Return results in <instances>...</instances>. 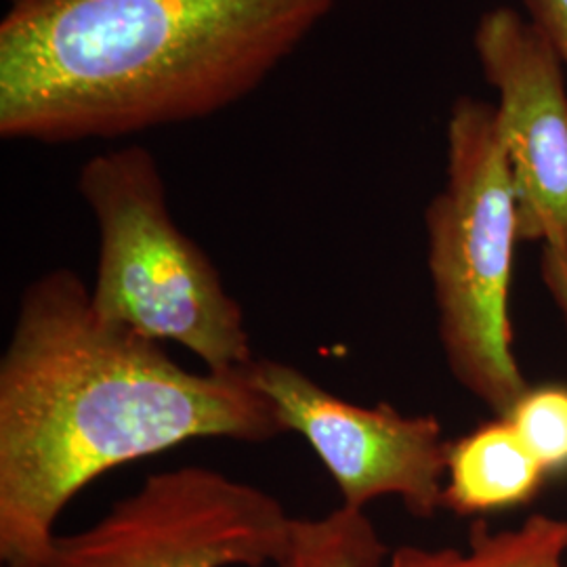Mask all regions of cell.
<instances>
[{
	"instance_id": "5",
	"label": "cell",
	"mask_w": 567,
	"mask_h": 567,
	"mask_svg": "<svg viewBox=\"0 0 567 567\" xmlns=\"http://www.w3.org/2000/svg\"><path fill=\"white\" fill-rule=\"evenodd\" d=\"M292 522L264 487L177 466L145 477L93 526L58 534L42 567H271Z\"/></svg>"
},
{
	"instance_id": "4",
	"label": "cell",
	"mask_w": 567,
	"mask_h": 567,
	"mask_svg": "<svg viewBox=\"0 0 567 567\" xmlns=\"http://www.w3.org/2000/svg\"><path fill=\"white\" fill-rule=\"evenodd\" d=\"M79 194L100 229L95 311L158 343H177L210 372L244 370L255 351L240 301L175 224L163 171L150 150L126 145L82 164Z\"/></svg>"
},
{
	"instance_id": "11",
	"label": "cell",
	"mask_w": 567,
	"mask_h": 567,
	"mask_svg": "<svg viewBox=\"0 0 567 567\" xmlns=\"http://www.w3.org/2000/svg\"><path fill=\"white\" fill-rule=\"evenodd\" d=\"M548 477L567 468V386H529L507 414Z\"/></svg>"
},
{
	"instance_id": "2",
	"label": "cell",
	"mask_w": 567,
	"mask_h": 567,
	"mask_svg": "<svg viewBox=\"0 0 567 567\" xmlns=\"http://www.w3.org/2000/svg\"><path fill=\"white\" fill-rule=\"evenodd\" d=\"M337 0H7L0 137L118 140L250 95Z\"/></svg>"
},
{
	"instance_id": "10",
	"label": "cell",
	"mask_w": 567,
	"mask_h": 567,
	"mask_svg": "<svg viewBox=\"0 0 567 567\" xmlns=\"http://www.w3.org/2000/svg\"><path fill=\"white\" fill-rule=\"evenodd\" d=\"M391 550L362 508L295 517L290 543L271 567H381Z\"/></svg>"
},
{
	"instance_id": "7",
	"label": "cell",
	"mask_w": 567,
	"mask_h": 567,
	"mask_svg": "<svg viewBox=\"0 0 567 567\" xmlns=\"http://www.w3.org/2000/svg\"><path fill=\"white\" fill-rule=\"evenodd\" d=\"M473 47L498 97L522 243H543L567 259L566 68L534 21L508 7L480 18Z\"/></svg>"
},
{
	"instance_id": "8",
	"label": "cell",
	"mask_w": 567,
	"mask_h": 567,
	"mask_svg": "<svg viewBox=\"0 0 567 567\" xmlns=\"http://www.w3.org/2000/svg\"><path fill=\"white\" fill-rule=\"evenodd\" d=\"M547 477L507 416H496L450 442L442 508L468 517L524 507Z\"/></svg>"
},
{
	"instance_id": "3",
	"label": "cell",
	"mask_w": 567,
	"mask_h": 567,
	"mask_svg": "<svg viewBox=\"0 0 567 567\" xmlns=\"http://www.w3.org/2000/svg\"><path fill=\"white\" fill-rule=\"evenodd\" d=\"M426 267L450 374L496 416L529 389L508 316L522 243L496 110L458 97L446 126V182L425 210Z\"/></svg>"
},
{
	"instance_id": "12",
	"label": "cell",
	"mask_w": 567,
	"mask_h": 567,
	"mask_svg": "<svg viewBox=\"0 0 567 567\" xmlns=\"http://www.w3.org/2000/svg\"><path fill=\"white\" fill-rule=\"evenodd\" d=\"M529 20L545 34L567 72V0H524Z\"/></svg>"
},
{
	"instance_id": "1",
	"label": "cell",
	"mask_w": 567,
	"mask_h": 567,
	"mask_svg": "<svg viewBox=\"0 0 567 567\" xmlns=\"http://www.w3.org/2000/svg\"><path fill=\"white\" fill-rule=\"evenodd\" d=\"M250 365L183 368L163 343L102 318L68 267L28 284L0 358L2 566H44L61 513L118 466L196 440L286 435Z\"/></svg>"
},
{
	"instance_id": "6",
	"label": "cell",
	"mask_w": 567,
	"mask_h": 567,
	"mask_svg": "<svg viewBox=\"0 0 567 567\" xmlns=\"http://www.w3.org/2000/svg\"><path fill=\"white\" fill-rule=\"evenodd\" d=\"M250 372L286 431L299 433L316 452L344 507L365 511L379 498H400L419 519L442 508L450 442L433 414L353 404L301 368L269 358H257Z\"/></svg>"
},
{
	"instance_id": "13",
	"label": "cell",
	"mask_w": 567,
	"mask_h": 567,
	"mask_svg": "<svg viewBox=\"0 0 567 567\" xmlns=\"http://www.w3.org/2000/svg\"><path fill=\"white\" fill-rule=\"evenodd\" d=\"M543 280L567 330V259L553 248L543 250Z\"/></svg>"
},
{
	"instance_id": "9",
	"label": "cell",
	"mask_w": 567,
	"mask_h": 567,
	"mask_svg": "<svg viewBox=\"0 0 567 567\" xmlns=\"http://www.w3.org/2000/svg\"><path fill=\"white\" fill-rule=\"evenodd\" d=\"M567 519L532 515L519 527L489 529L475 522L466 548L402 545L391 550L389 567H566Z\"/></svg>"
}]
</instances>
